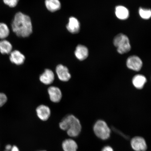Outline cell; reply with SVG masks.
Returning a JSON list of instances; mask_svg holds the SVG:
<instances>
[{
    "instance_id": "cell-1",
    "label": "cell",
    "mask_w": 151,
    "mask_h": 151,
    "mask_svg": "<svg viewBox=\"0 0 151 151\" xmlns=\"http://www.w3.org/2000/svg\"><path fill=\"white\" fill-rule=\"evenodd\" d=\"M11 26L13 31L19 37H28L32 33L31 18L21 12H18L15 14Z\"/></svg>"
},
{
    "instance_id": "cell-2",
    "label": "cell",
    "mask_w": 151,
    "mask_h": 151,
    "mask_svg": "<svg viewBox=\"0 0 151 151\" xmlns=\"http://www.w3.org/2000/svg\"><path fill=\"white\" fill-rule=\"evenodd\" d=\"M60 128L67 131L68 135L71 137H76L80 134L82 126L80 120L73 115H68L60 123Z\"/></svg>"
},
{
    "instance_id": "cell-3",
    "label": "cell",
    "mask_w": 151,
    "mask_h": 151,
    "mask_svg": "<svg viewBox=\"0 0 151 151\" xmlns=\"http://www.w3.org/2000/svg\"><path fill=\"white\" fill-rule=\"evenodd\" d=\"M113 43L117 48V51L120 54L126 53L131 50L129 39L125 35L119 34L115 37Z\"/></svg>"
},
{
    "instance_id": "cell-4",
    "label": "cell",
    "mask_w": 151,
    "mask_h": 151,
    "mask_svg": "<svg viewBox=\"0 0 151 151\" xmlns=\"http://www.w3.org/2000/svg\"><path fill=\"white\" fill-rule=\"evenodd\" d=\"M93 131L96 136L102 140H106L110 137L111 129L104 121H97L94 124Z\"/></svg>"
},
{
    "instance_id": "cell-5",
    "label": "cell",
    "mask_w": 151,
    "mask_h": 151,
    "mask_svg": "<svg viewBox=\"0 0 151 151\" xmlns=\"http://www.w3.org/2000/svg\"><path fill=\"white\" fill-rule=\"evenodd\" d=\"M131 145L132 148L135 151H146L147 149L146 141L140 137L133 138L131 141Z\"/></svg>"
},
{
    "instance_id": "cell-6",
    "label": "cell",
    "mask_w": 151,
    "mask_h": 151,
    "mask_svg": "<svg viewBox=\"0 0 151 151\" xmlns=\"http://www.w3.org/2000/svg\"><path fill=\"white\" fill-rule=\"evenodd\" d=\"M126 64L128 68L136 71L140 70L143 65L140 58L136 56H132L128 58Z\"/></svg>"
},
{
    "instance_id": "cell-7",
    "label": "cell",
    "mask_w": 151,
    "mask_h": 151,
    "mask_svg": "<svg viewBox=\"0 0 151 151\" xmlns=\"http://www.w3.org/2000/svg\"><path fill=\"white\" fill-rule=\"evenodd\" d=\"M56 72L58 78L63 82H67L71 77V75L69 72L67 67L62 65L57 66Z\"/></svg>"
},
{
    "instance_id": "cell-8",
    "label": "cell",
    "mask_w": 151,
    "mask_h": 151,
    "mask_svg": "<svg viewBox=\"0 0 151 151\" xmlns=\"http://www.w3.org/2000/svg\"><path fill=\"white\" fill-rule=\"evenodd\" d=\"M48 93L50 100L53 102H59L62 99V93L59 88L55 86H50L48 88Z\"/></svg>"
},
{
    "instance_id": "cell-9",
    "label": "cell",
    "mask_w": 151,
    "mask_h": 151,
    "mask_svg": "<svg viewBox=\"0 0 151 151\" xmlns=\"http://www.w3.org/2000/svg\"><path fill=\"white\" fill-rule=\"evenodd\" d=\"M9 54V60L12 63L15 65H22L25 61V56L18 50L13 51Z\"/></svg>"
},
{
    "instance_id": "cell-10",
    "label": "cell",
    "mask_w": 151,
    "mask_h": 151,
    "mask_svg": "<svg viewBox=\"0 0 151 151\" xmlns=\"http://www.w3.org/2000/svg\"><path fill=\"white\" fill-rule=\"evenodd\" d=\"M37 116L40 120L46 121L50 117L51 111L48 106L45 105H41L38 107L36 109Z\"/></svg>"
},
{
    "instance_id": "cell-11",
    "label": "cell",
    "mask_w": 151,
    "mask_h": 151,
    "mask_svg": "<svg viewBox=\"0 0 151 151\" xmlns=\"http://www.w3.org/2000/svg\"><path fill=\"white\" fill-rule=\"evenodd\" d=\"M55 75L52 70L46 69L40 76V80L43 84L50 85L54 82Z\"/></svg>"
},
{
    "instance_id": "cell-12",
    "label": "cell",
    "mask_w": 151,
    "mask_h": 151,
    "mask_svg": "<svg viewBox=\"0 0 151 151\" xmlns=\"http://www.w3.org/2000/svg\"><path fill=\"white\" fill-rule=\"evenodd\" d=\"M66 27L68 31L71 33H78L80 29V22L74 17H71L69 19L68 23L66 26Z\"/></svg>"
},
{
    "instance_id": "cell-13",
    "label": "cell",
    "mask_w": 151,
    "mask_h": 151,
    "mask_svg": "<svg viewBox=\"0 0 151 151\" xmlns=\"http://www.w3.org/2000/svg\"><path fill=\"white\" fill-rule=\"evenodd\" d=\"M76 58L80 61H83L88 58V50L86 46L82 45H78L76 47L75 52Z\"/></svg>"
},
{
    "instance_id": "cell-14",
    "label": "cell",
    "mask_w": 151,
    "mask_h": 151,
    "mask_svg": "<svg viewBox=\"0 0 151 151\" xmlns=\"http://www.w3.org/2000/svg\"><path fill=\"white\" fill-rule=\"evenodd\" d=\"M45 4L47 9L51 12H56L61 8L59 0H45Z\"/></svg>"
},
{
    "instance_id": "cell-15",
    "label": "cell",
    "mask_w": 151,
    "mask_h": 151,
    "mask_svg": "<svg viewBox=\"0 0 151 151\" xmlns=\"http://www.w3.org/2000/svg\"><path fill=\"white\" fill-rule=\"evenodd\" d=\"M64 151H77L78 145L76 142L72 139H67L64 141L62 144Z\"/></svg>"
},
{
    "instance_id": "cell-16",
    "label": "cell",
    "mask_w": 151,
    "mask_h": 151,
    "mask_svg": "<svg viewBox=\"0 0 151 151\" xmlns=\"http://www.w3.org/2000/svg\"><path fill=\"white\" fill-rule=\"evenodd\" d=\"M146 82V77L141 75H135L132 80L134 86L138 89H142Z\"/></svg>"
},
{
    "instance_id": "cell-17",
    "label": "cell",
    "mask_w": 151,
    "mask_h": 151,
    "mask_svg": "<svg viewBox=\"0 0 151 151\" xmlns=\"http://www.w3.org/2000/svg\"><path fill=\"white\" fill-rule=\"evenodd\" d=\"M115 13L117 17L120 19L126 20L129 16V12L125 7L119 6L116 7Z\"/></svg>"
},
{
    "instance_id": "cell-18",
    "label": "cell",
    "mask_w": 151,
    "mask_h": 151,
    "mask_svg": "<svg viewBox=\"0 0 151 151\" xmlns=\"http://www.w3.org/2000/svg\"><path fill=\"white\" fill-rule=\"evenodd\" d=\"M12 50V45L9 41L5 39L0 40V52L2 54H10Z\"/></svg>"
},
{
    "instance_id": "cell-19",
    "label": "cell",
    "mask_w": 151,
    "mask_h": 151,
    "mask_svg": "<svg viewBox=\"0 0 151 151\" xmlns=\"http://www.w3.org/2000/svg\"><path fill=\"white\" fill-rule=\"evenodd\" d=\"M9 29L7 24L4 22H0V39H5L9 36Z\"/></svg>"
},
{
    "instance_id": "cell-20",
    "label": "cell",
    "mask_w": 151,
    "mask_h": 151,
    "mask_svg": "<svg viewBox=\"0 0 151 151\" xmlns=\"http://www.w3.org/2000/svg\"><path fill=\"white\" fill-rule=\"evenodd\" d=\"M139 14L141 17L145 19H148L151 16V11L150 9L139 8Z\"/></svg>"
},
{
    "instance_id": "cell-21",
    "label": "cell",
    "mask_w": 151,
    "mask_h": 151,
    "mask_svg": "<svg viewBox=\"0 0 151 151\" xmlns=\"http://www.w3.org/2000/svg\"><path fill=\"white\" fill-rule=\"evenodd\" d=\"M19 0H3L4 3L10 7H14L17 5Z\"/></svg>"
},
{
    "instance_id": "cell-22",
    "label": "cell",
    "mask_w": 151,
    "mask_h": 151,
    "mask_svg": "<svg viewBox=\"0 0 151 151\" xmlns=\"http://www.w3.org/2000/svg\"><path fill=\"white\" fill-rule=\"evenodd\" d=\"M7 98L4 93L0 92V107L3 106L6 103Z\"/></svg>"
},
{
    "instance_id": "cell-23",
    "label": "cell",
    "mask_w": 151,
    "mask_h": 151,
    "mask_svg": "<svg viewBox=\"0 0 151 151\" xmlns=\"http://www.w3.org/2000/svg\"><path fill=\"white\" fill-rule=\"evenodd\" d=\"M101 151H114L113 148L110 146H106L103 148Z\"/></svg>"
},
{
    "instance_id": "cell-24",
    "label": "cell",
    "mask_w": 151,
    "mask_h": 151,
    "mask_svg": "<svg viewBox=\"0 0 151 151\" xmlns=\"http://www.w3.org/2000/svg\"><path fill=\"white\" fill-rule=\"evenodd\" d=\"M11 151H19L18 147L16 146H14L12 147L11 149Z\"/></svg>"
},
{
    "instance_id": "cell-25",
    "label": "cell",
    "mask_w": 151,
    "mask_h": 151,
    "mask_svg": "<svg viewBox=\"0 0 151 151\" xmlns=\"http://www.w3.org/2000/svg\"><path fill=\"white\" fill-rule=\"evenodd\" d=\"M12 146L10 145H7L6 146V149L7 150H11L12 148Z\"/></svg>"
},
{
    "instance_id": "cell-26",
    "label": "cell",
    "mask_w": 151,
    "mask_h": 151,
    "mask_svg": "<svg viewBox=\"0 0 151 151\" xmlns=\"http://www.w3.org/2000/svg\"><path fill=\"white\" fill-rule=\"evenodd\" d=\"M45 151V150H42V151Z\"/></svg>"
}]
</instances>
